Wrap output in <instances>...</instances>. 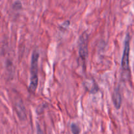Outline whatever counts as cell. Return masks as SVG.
<instances>
[{
    "label": "cell",
    "mask_w": 134,
    "mask_h": 134,
    "mask_svg": "<svg viewBox=\"0 0 134 134\" xmlns=\"http://www.w3.org/2000/svg\"><path fill=\"white\" fill-rule=\"evenodd\" d=\"M39 53L37 50L34 51L31 56V77L28 90L30 92L34 93L38 86V61H39Z\"/></svg>",
    "instance_id": "1"
},
{
    "label": "cell",
    "mask_w": 134,
    "mask_h": 134,
    "mask_svg": "<svg viewBox=\"0 0 134 134\" xmlns=\"http://www.w3.org/2000/svg\"><path fill=\"white\" fill-rule=\"evenodd\" d=\"M130 51V36L129 33L126 34L124 41V47L121 61V68L123 70L129 69V56Z\"/></svg>",
    "instance_id": "2"
},
{
    "label": "cell",
    "mask_w": 134,
    "mask_h": 134,
    "mask_svg": "<svg viewBox=\"0 0 134 134\" xmlns=\"http://www.w3.org/2000/svg\"><path fill=\"white\" fill-rule=\"evenodd\" d=\"M88 34L86 32L83 33L80 36L79 40V54L80 58L84 62L87 58L88 54Z\"/></svg>",
    "instance_id": "3"
},
{
    "label": "cell",
    "mask_w": 134,
    "mask_h": 134,
    "mask_svg": "<svg viewBox=\"0 0 134 134\" xmlns=\"http://www.w3.org/2000/svg\"><path fill=\"white\" fill-rule=\"evenodd\" d=\"M113 102L116 109H119L121 107L122 105V96L119 87L115 88L112 96Z\"/></svg>",
    "instance_id": "4"
},
{
    "label": "cell",
    "mask_w": 134,
    "mask_h": 134,
    "mask_svg": "<svg viewBox=\"0 0 134 134\" xmlns=\"http://www.w3.org/2000/svg\"><path fill=\"white\" fill-rule=\"evenodd\" d=\"M71 130L72 133L73 134H79L81 130H80L79 126L75 123H73L71 125Z\"/></svg>",
    "instance_id": "5"
},
{
    "label": "cell",
    "mask_w": 134,
    "mask_h": 134,
    "mask_svg": "<svg viewBox=\"0 0 134 134\" xmlns=\"http://www.w3.org/2000/svg\"><path fill=\"white\" fill-rule=\"evenodd\" d=\"M37 134H43L41 128L39 124H37Z\"/></svg>",
    "instance_id": "6"
}]
</instances>
